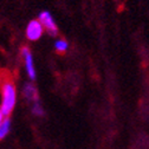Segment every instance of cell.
Instances as JSON below:
<instances>
[{
	"instance_id": "cell-1",
	"label": "cell",
	"mask_w": 149,
	"mask_h": 149,
	"mask_svg": "<svg viewBox=\"0 0 149 149\" xmlns=\"http://www.w3.org/2000/svg\"><path fill=\"white\" fill-rule=\"evenodd\" d=\"M0 86H1V97H3L0 111L6 118L11 116L17 102V89H15L14 78L8 70L4 69Z\"/></svg>"
},
{
	"instance_id": "cell-2",
	"label": "cell",
	"mask_w": 149,
	"mask_h": 149,
	"mask_svg": "<svg viewBox=\"0 0 149 149\" xmlns=\"http://www.w3.org/2000/svg\"><path fill=\"white\" fill-rule=\"evenodd\" d=\"M39 23L42 24L43 27H45L46 32L50 36L56 37L58 34V27H57V25H56V23H54V20H53V18H52L50 12L43 11V12L39 13Z\"/></svg>"
},
{
	"instance_id": "cell-3",
	"label": "cell",
	"mask_w": 149,
	"mask_h": 149,
	"mask_svg": "<svg viewBox=\"0 0 149 149\" xmlns=\"http://www.w3.org/2000/svg\"><path fill=\"white\" fill-rule=\"evenodd\" d=\"M43 32H44V27L42 26L39 20H31L26 27V37L32 42L38 40L42 37Z\"/></svg>"
},
{
	"instance_id": "cell-4",
	"label": "cell",
	"mask_w": 149,
	"mask_h": 149,
	"mask_svg": "<svg viewBox=\"0 0 149 149\" xmlns=\"http://www.w3.org/2000/svg\"><path fill=\"white\" fill-rule=\"evenodd\" d=\"M20 53H22V57L24 59V63H25V68H26V71H27V74L29 77L34 81L36 79V70H34V65H33V59H32V54H31V51L27 46H23L22 50H20Z\"/></svg>"
},
{
	"instance_id": "cell-5",
	"label": "cell",
	"mask_w": 149,
	"mask_h": 149,
	"mask_svg": "<svg viewBox=\"0 0 149 149\" xmlns=\"http://www.w3.org/2000/svg\"><path fill=\"white\" fill-rule=\"evenodd\" d=\"M23 95L24 97L30 101V102H39V95H38V90H37L36 85L33 83H26L24 85V89H23Z\"/></svg>"
},
{
	"instance_id": "cell-6",
	"label": "cell",
	"mask_w": 149,
	"mask_h": 149,
	"mask_svg": "<svg viewBox=\"0 0 149 149\" xmlns=\"http://www.w3.org/2000/svg\"><path fill=\"white\" fill-rule=\"evenodd\" d=\"M10 128H11V120H10V117H6L0 123V141L8 134Z\"/></svg>"
},
{
	"instance_id": "cell-7",
	"label": "cell",
	"mask_w": 149,
	"mask_h": 149,
	"mask_svg": "<svg viewBox=\"0 0 149 149\" xmlns=\"http://www.w3.org/2000/svg\"><path fill=\"white\" fill-rule=\"evenodd\" d=\"M54 49L58 53H65L66 50H68V43L64 40V39H61V40H57L54 44Z\"/></svg>"
},
{
	"instance_id": "cell-8",
	"label": "cell",
	"mask_w": 149,
	"mask_h": 149,
	"mask_svg": "<svg viewBox=\"0 0 149 149\" xmlns=\"http://www.w3.org/2000/svg\"><path fill=\"white\" fill-rule=\"evenodd\" d=\"M32 111H33V114H34L36 116H44V109H43V107L40 105L39 102L33 103Z\"/></svg>"
},
{
	"instance_id": "cell-9",
	"label": "cell",
	"mask_w": 149,
	"mask_h": 149,
	"mask_svg": "<svg viewBox=\"0 0 149 149\" xmlns=\"http://www.w3.org/2000/svg\"><path fill=\"white\" fill-rule=\"evenodd\" d=\"M4 118H5V117H4V115L1 114V111H0V123L3 122V120H4Z\"/></svg>"
},
{
	"instance_id": "cell-10",
	"label": "cell",
	"mask_w": 149,
	"mask_h": 149,
	"mask_svg": "<svg viewBox=\"0 0 149 149\" xmlns=\"http://www.w3.org/2000/svg\"><path fill=\"white\" fill-rule=\"evenodd\" d=\"M3 71L4 69H0V82H1V77H3Z\"/></svg>"
}]
</instances>
